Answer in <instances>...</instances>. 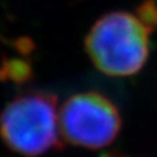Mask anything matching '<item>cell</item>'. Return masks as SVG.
<instances>
[{
	"mask_svg": "<svg viewBox=\"0 0 157 157\" xmlns=\"http://www.w3.org/2000/svg\"><path fill=\"white\" fill-rule=\"evenodd\" d=\"M32 79L33 68L30 61L22 57H3L0 63V82L10 81L16 86H22Z\"/></svg>",
	"mask_w": 157,
	"mask_h": 157,
	"instance_id": "4",
	"label": "cell"
},
{
	"mask_svg": "<svg viewBox=\"0 0 157 157\" xmlns=\"http://www.w3.org/2000/svg\"><path fill=\"white\" fill-rule=\"evenodd\" d=\"M11 45L17 51V53L20 56H24V57L30 56L33 52V50L36 48L33 40L29 36H20V37L15 38V40L11 42Z\"/></svg>",
	"mask_w": 157,
	"mask_h": 157,
	"instance_id": "6",
	"label": "cell"
},
{
	"mask_svg": "<svg viewBox=\"0 0 157 157\" xmlns=\"http://www.w3.org/2000/svg\"><path fill=\"white\" fill-rule=\"evenodd\" d=\"M58 120L66 142L92 150L111 144L121 129L116 105L94 90L69 97L59 109Z\"/></svg>",
	"mask_w": 157,
	"mask_h": 157,
	"instance_id": "3",
	"label": "cell"
},
{
	"mask_svg": "<svg viewBox=\"0 0 157 157\" xmlns=\"http://www.w3.org/2000/svg\"><path fill=\"white\" fill-rule=\"evenodd\" d=\"M99 157H125V156L117 150H109L106 152H103Z\"/></svg>",
	"mask_w": 157,
	"mask_h": 157,
	"instance_id": "7",
	"label": "cell"
},
{
	"mask_svg": "<svg viewBox=\"0 0 157 157\" xmlns=\"http://www.w3.org/2000/svg\"><path fill=\"white\" fill-rule=\"evenodd\" d=\"M136 16L152 32L157 29V2L142 0L136 8Z\"/></svg>",
	"mask_w": 157,
	"mask_h": 157,
	"instance_id": "5",
	"label": "cell"
},
{
	"mask_svg": "<svg viewBox=\"0 0 157 157\" xmlns=\"http://www.w3.org/2000/svg\"><path fill=\"white\" fill-rule=\"evenodd\" d=\"M150 33L139 17L130 13H108L88 32L84 40L86 52L93 64L106 75H132L148 58Z\"/></svg>",
	"mask_w": 157,
	"mask_h": 157,
	"instance_id": "1",
	"label": "cell"
},
{
	"mask_svg": "<svg viewBox=\"0 0 157 157\" xmlns=\"http://www.w3.org/2000/svg\"><path fill=\"white\" fill-rule=\"evenodd\" d=\"M57 95L30 90L14 98L0 114V137L14 152L37 157L61 148Z\"/></svg>",
	"mask_w": 157,
	"mask_h": 157,
	"instance_id": "2",
	"label": "cell"
}]
</instances>
